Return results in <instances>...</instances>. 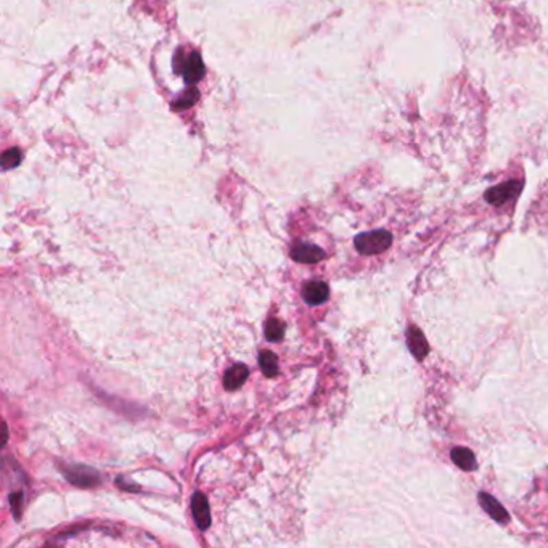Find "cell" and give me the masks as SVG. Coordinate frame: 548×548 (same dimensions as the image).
Masks as SVG:
<instances>
[{"label":"cell","instance_id":"5","mask_svg":"<svg viewBox=\"0 0 548 548\" xmlns=\"http://www.w3.org/2000/svg\"><path fill=\"white\" fill-rule=\"evenodd\" d=\"M330 290L325 282H309L302 288V297L307 304L319 306L328 299Z\"/></svg>","mask_w":548,"mask_h":548},{"label":"cell","instance_id":"1","mask_svg":"<svg viewBox=\"0 0 548 548\" xmlns=\"http://www.w3.org/2000/svg\"><path fill=\"white\" fill-rule=\"evenodd\" d=\"M354 244H356V249L361 254L372 256V254H380L389 249L391 244H393V235L386 230L367 231V233L357 235L356 240H354Z\"/></svg>","mask_w":548,"mask_h":548},{"label":"cell","instance_id":"14","mask_svg":"<svg viewBox=\"0 0 548 548\" xmlns=\"http://www.w3.org/2000/svg\"><path fill=\"white\" fill-rule=\"evenodd\" d=\"M68 478L76 486H95L98 483V476L93 473V470H74L73 473H68Z\"/></svg>","mask_w":548,"mask_h":548},{"label":"cell","instance_id":"9","mask_svg":"<svg viewBox=\"0 0 548 548\" xmlns=\"http://www.w3.org/2000/svg\"><path fill=\"white\" fill-rule=\"evenodd\" d=\"M478 499H479V505L486 510V513H488L490 518H494L495 521H499V523H502V524L510 521L508 513L505 512V508L494 497H490L489 494L481 492L478 495Z\"/></svg>","mask_w":548,"mask_h":548},{"label":"cell","instance_id":"10","mask_svg":"<svg viewBox=\"0 0 548 548\" xmlns=\"http://www.w3.org/2000/svg\"><path fill=\"white\" fill-rule=\"evenodd\" d=\"M248 375H249L248 367L243 365V363H237V365L229 368L224 376L225 389L235 391L238 389V387H242L244 385V381H247Z\"/></svg>","mask_w":548,"mask_h":548},{"label":"cell","instance_id":"8","mask_svg":"<svg viewBox=\"0 0 548 548\" xmlns=\"http://www.w3.org/2000/svg\"><path fill=\"white\" fill-rule=\"evenodd\" d=\"M407 341H409V347L412 354L415 356L417 361H423L424 357L428 356L429 352V344L426 343V338H424V334L422 333V330L417 328V327H410L409 332H407Z\"/></svg>","mask_w":548,"mask_h":548},{"label":"cell","instance_id":"16","mask_svg":"<svg viewBox=\"0 0 548 548\" xmlns=\"http://www.w3.org/2000/svg\"><path fill=\"white\" fill-rule=\"evenodd\" d=\"M21 163V151L18 148H10L7 151H3L2 155V168L5 169H13L16 168L18 164Z\"/></svg>","mask_w":548,"mask_h":548},{"label":"cell","instance_id":"12","mask_svg":"<svg viewBox=\"0 0 548 548\" xmlns=\"http://www.w3.org/2000/svg\"><path fill=\"white\" fill-rule=\"evenodd\" d=\"M259 365H261V370L267 378L278 375V358L273 352L262 351L261 356H259Z\"/></svg>","mask_w":548,"mask_h":548},{"label":"cell","instance_id":"4","mask_svg":"<svg viewBox=\"0 0 548 548\" xmlns=\"http://www.w3.org/2000/svg\"><path fill=\"white\" fill-rule=\"evenodd\" d=\"M291 258L295 259L296 262L302 264H315L319 261H322L325 258V251L322 248L315 247V244L310 243H296L293 244L291 248Z\"/></svg>","mask_w":548,"mask_h":548},{"label":"cell","instance_id":"7","mask_svg":"<svg viewBox=\"0 0 548 548\" xmlns=\"http://www.w3.org/2000/svg\"><path fill=\"white\" fill-rule=\"evenodd\" d=\"M192 510H193V518H195L196 526L203 529L209 527L211 524V512H209V505H207V500L203 494L196 492L195 497L192 500Z\"/></svg>","mask_w":548,"mask_h":548},{"label":"cell","instance_id":"15","mask_svg":"<svg viewBox=\"0 0 548 548\" xmlns=\"http://www.w3.org/2000/svg\"><path fill=\"white\" fill-rule=\"evenodd\" d=\"M283 334H285V325H283L280 320L277 319H271L266 325V338L269 341H280L283 338Z\"/></svg>","mask_w":548,"mask_h":548},{"label":"cell","instance_id":"3","mask_svg":"<svg viewBox=\"0 0 548 548\" xmlns=\"http://www.w3.org/2000/svg\"><path fill=\"white\" fill-rule=\"evenodd\" d=\"M519 192H521V183L516 181L505 182L502 185H497L486 192V200L494 206H503L508 201L516 200Z\"/></svg>","mask_w":548,"mask_h":548},{"label":"cell","instance_id":"2","mask_svg":"<svg viewBox=\"0 0 548 548\" xmlns=\"http://www.w3.org/2000/svg\"><path fill=\"white\" fill-rule=\"evenodd\" d=\"M174 65H176L177 73L182 74L188 84L200 82L205 76V65H203L201 56L196 52H190V54L177 52Z\"/></svg>","mask_w":548,"mask_h":548},{"label":"cell","instance_id":"13","mask_svg":"<svg viewBox=\"0 0 548 548\" xmlns=\"http://www.w3.org/2000/svg\"><path fill=\"white\" fill-rule=\"evenodd\" d=\"M200 100V92H198L196 87L188 89V91L183 92V95L177 98L176 102L172 103V110L176 111H185L188 108H192L195 103Z\"/></svg>","mask_w":548,"mask_h":548},{"label":"cell","instance_id":"6","mask_svg":"<svg viewBox=\"0 0 548 548\" xmlns=\"http://www.w3.org/2000/svg\"><path fill=\"white\" fill-rule=\"evenodd\" d=\"M531 217L536 222L537 229L548 231V185L543 188L536 203H532Z\"/></svg>","mask_w":548,"mask_h":548},{"label":"cell","instance_id":"11","mask_svg":"<svg viewBox=\"0 0 548 548\" xmlns=\"http://www.w3.org/2000/svg\"><path fill=\"white\" fill-rule=\"evenodd\" d=\"M450 457H452V461L455 463L458 468H461L463 471H473V470H476V466H478V463H476V458H475V453L471 452L470 448H465V447L452 448Z\"/></svg>","mask_w":548,"mask_h":548}]
</instances>
